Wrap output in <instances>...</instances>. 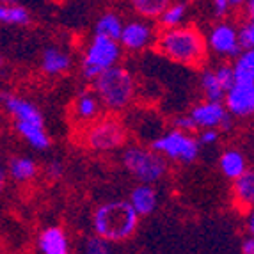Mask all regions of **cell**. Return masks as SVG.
<instances>
[{"label":"cell","instance_id":"f35d334b","mask_svg":"<svg viewBox=\"0 0 254 254\" xmlns=\"http://www.w3.org/2000/svg\"><path fill=\"white\" fill-rule=\"evenodd\" d=\"M2 64H4V59H2V55H0V68H2Z\"/></svg>","mask_w":254,"mask_h":254},{"label":"cell","instance_id":"cb8c5ba5","mask_svg":"<svg viewBox=\"0 0 254 254\" xmlns=\"http://www.w3.org/2000/svg\"><path fill=\"white\" fill-rule=\"evenodd\" d=\"M189 7L190 5L187 2H169V5L165 7L162 16L157 20L158 25H160V30L176 29V27L185 25L187 16H189Z\"/></svg>","mask_w":254,"mask_h":254},{"label":"cell","instance_id":"30bf717a","mask_svg":"<svg viewBox=\"0 0 254 254\" xmlns=\"http://www.w3.org/2000/svg\"><path fill=\"white\" fill-rule=\"evenodd\" d=\"M0 103L4 105L5 112L13 118L14 125H41L45 127V118H43L41 110L30 100H25V98L9 93V91H2Z\"/></svg>","mask_w":254,"mask_h":254},{"label":"cell","instance_id":"5b68a950","mask_svg":"<svg viewBox=\"0 0 254 254\" xmlns=\"http://www.w3.org/2000/svg\"><path fill=\"white\" fill-rule=\"evenodd\" d=\"M82 144L94 153H110L121 149L128 140L127 125L116 116H102L80 130Z\"/></svg>","mask_w":254,"mask_h":254},{"label":"cell","instance_id":"83f0119b","mask_svg":"<svg viewBox=\"0 0 254 254\" xmlns=\"http://www.w3.org/2000/svg\"><path fill=\"white\" fill-rule=\"evenodd\" d=\"M238 9H244V2L242 0H215L212 4L213 14H215L217 21L220 20H228L229 14H233Z\"/></svg>","mask_w":254,"mask_h":254},{"label":"cell","instance_id":"2e32d148","mask_svg":"<svg viewBox=\"0 0 254 254\" xmlns=\"http://www.w3.org/2000/svg\"><path fill=\"white\" fill-rule=\"evenodd\" d=\"M128 203L133 208V212L140 217H149L157 212L158 208V192L155 189V185H135L130 190V195H128Z\"/></svg>","mask_w":254,"mask_h":254},{"label":"cell","instance_id":"603a6c76","mask_svg":"<svg viewBox=\"0 0 254 254\" xmlns=\"http://www.w3.org/2000/svg\"><path fill=\"white\" fill-rule=\"evenodd\" d=\"M235 82L254 84V50H242L231 63Z\"/></svg>","mask_w":254,"mask_h":254},{"label":"cell","instance_id":"7a4b0ae2","mask_svg":"<svg viewBox=\"0 0 254 254\" xmlns=\"http://www.w3.org/2000/svg\"><path fill=\"white\" fill-rule=\"evenodd\" d=\"M139 215L127 199H112L98 204L93 212V235L114 244L128 242L139 228Z\"/></svg>","mask_w":254,"mask_h":254},{"label":"cell","instance_id":"9a60e30c","mask_svg":"<svg viewBox=\"0 0 254 254\" xmlns=\"http://www.w3.org/2000/svg\"><path fill=\"white\" fill-rule=\"evenodd\" d=\"M71 55L68 50L61 47H48L43 50L41 61H39V69L47 76H61L71 69Z\"/></svg>","mask_w":254,"mask_h":254},{"label":"cell","instance_id":"484cf974","mask_svg":"<svg viewBox=\"0 0 254 254\" xmlns=\"http://www.w3.org/2000/svg\"><path fill=\"white\" fill-rule=\"evenodd\" d=\"M130 5L131 11L137 14V18L155 21L162 16L165 7L169 5V0H133Z\"/></svg>","mask_w":254,"mask_h":254},{"label":"cell","instance_id":"3957f363","mask_svg":"<svg viewBox=\"0 0 254 254\" xmlns=\"http://www.w3.org/2000/svg\"><path fill=\"white\" fill-rule=\"evenodd\" d=\"M93 91L110 114H119L133 103L137 96L135 75L123 66H114L93 80Z\"/></svg>","mask_w":254,"mask_h":254},{"label":"cell","instance_id":"ac0fdd59","mask_svg":"<svg viewBox=\"0 0 254 254\" xmlns=\"http://www.w3.org/2000/svg\"><path fill=\"white\" fill-rule=\"evenodd\" d=\"M249 169L246 153L238 148H226L219 155V171L226 180L235 182Z\"/></svg>","mask_w":254,"mask_h":254},{"label":"cell","instance_id":"277c9868","mask_svg":"<svg viewBox=\"0 0 254 254\" xmlns=\"http://www.w3.org/2000/svg\"><path fill=\"white\" fill-rule=\"evenodd\" d=\"M121 164L140 185H155L167 176L169 162L144 144H128L121 153Z\"/></svg>","mask_w":254,"mask_h":254},{"label":"cell","instance_id":"d4e9b609","mask_svg":"<svg viewBox=\"0 0 254 254\" xmlns=\"http://www.w3.org/2000/svg\"><path fill=\"white\" fill-rule=\"evenodd\" d=\"M199 89L206 102H224L226 89L213 73V68H204L199 75Z\"/></svg>","mask_w":254,"mask_h":254},{"label":"cell","instance_id":"ffe728a7","mask_svg":"<svg viewBox=\"0 0 254 254\" xmlns=\"http://www.w3.org/2000/svg\"><path fill=\"white\" fill-rule=\"evenodd\" d=\"M125 20L121 18V14L116 11H105L94 21V36H102V38L112 39L118 41L123 30Z\"/></svg>","mask_w":254,"mask_h":254},{"label":"cell","instance_id":"d6a6232c","mask_svg":"<svg viewBox=\"0 0 254 254\" xmlns=\"http://www.w3.org/2000/svg\"><path fill=\"white\" fill-rule=\"evenodd\" d=\"M173 128H176V130H180V131H185V133H194V131H197V127L194 125V121H192V118L189 114L176 116V118L173 119Z\"/></svg>","mask_w":254,"mask_h":254},{"label":"cell","instance_id":"52a82bcc","mask_svg":"<svg viewBox=\"0 0 254 254\" xmlns=\"http://www.w3.org/2000/svg\"><path fill=\"white\" fill-rule=\"evenodd\" d=\"M149 148L167 162H176V164H192L199 158L201 153V146L194 133H185L176 128L162 131L160 135L151 140Z\"/></svg>","mask_w":254,"mask_h":254},{"label":"cell","instance_id":"8d00e7d4","mask_svg":"<svg viewBox=\"0 0 254 254\" xmlns=\"http://www.w3.org/2000/svg\"><path fill=\"white\" fill-rule=\"evenodd\" d=\"M244 9H246L247 21H254V0H249V2H244Z\"/></svg>","mask_w":254,"mask_h":254},{"label":"cell","instance_id":"7c38bea8","mask_svg":"<svg viewBox=\"0 0 254 254\" xmlns=\"http://www.w3.org/2000/svg\"><path fill=\"white\" fill-rule=\"evenodd\" d=\"M187 114L192 118L197 130H204V128L219 130L222 121H224L229 112L226 110L222 102H206V100H201Z\"/></svg>","mask_w":254,"mask_h":254},{"label":"cell","instance_id":"e0dca14e","mask_svg":"<svg viewBox=\"0 0 254 254\" xmlns=\"http://www.w3.org/2000/svg\"><path fill=\"white\" fill-rule=\"evenodd\" d=\"M231 201L238 212L249 213L254 210V169H247L231 185Z\"/></svg>","mask_w":254,"mask_h":254},{"label":"cell","instance_id":"1f68e13d","mask_svg":"<svg viewBox=\"0 0 254 254\" xmlns=\"http://www.w3.org/2000/svg\"><path fill=\"white\" fill-rule=\"evenodd\" d=\"M64 164L61 160H50L47 165H45V174H47V178L50 182H59L61 178L64 176Z\"/></svg>","mask_w":254,"mask_h":254},{"label":"cell","instance_id":"e575fe53","mask_svg":"<svg viewBox=\"0 0 254 254\" xmlns=\"http://www.w3.org/2000/svg\"><path fill=\"white\" fill-rule=\"evenodd\" d=\"M233 127H235V118L231 114H228V116H226L224 121H222V125H220L219 131H220V133H226V131H231V130H233Z\"/></svg>","mask_w":254,"mask_h":254},{"label":"cell","instance_id":"f1b7e54d","mask_svg":"<svg viewBox=\"0 0 254 254\" xmlns=\"http://www.w3.org/2000/svg\"><path fill=\"white\" fill-rule=\"evenodd\" d=\"M213 73H215V76L219 78V82L222 84V87L226 89V93H228V91L231 89V85L235 84V76H233V69H231V64L229 63L217 64L215 68H213Z\"/></svg>","mask_w":254,"mask_h":254},{"label":"cell","instance_id":"d590c367","mask_svg":"<svg viewBox=\"0 0 254 254\" xmlns=\"http://www.w3.org/2000/svg\"><path fill=\"white\" fill-rule=\"evenodd\" d=\"M5 183H7V169H5V165L0 160V194L5 189Z\"/></svg>","mask_w":254,"mask_h":254},{"label":"cell","instance_id":"ba28073f","mask_svg":"<svg viewBox=\"0 0 254 254\" xmlns=\"http://www.w3.org/2000/svg\"><path fill=\"white\" fill-rule=\"evenodd\" d=\"M206 38L208 54L212 52L215 57L222 61H233L242 52L240 36H238V25L231 20H220L215 21L208 32L204 34Z\"/></svg>","mask_w":254,"mask_h":254},{"label":"cell","instance_id":"74e56055","mask_svg":"<svg viewBox=\"0 0 254 254\" xmlns=\"http://www.w3.org/2000/svg\"><path fill=\"white\" fill-rule=\"evenodd\" d=\"M247 231H249V237L254 238V210L247 213Z\"/></svg>","mask_w":254,"mask_h":254},{"label":"cell","instance_id":"44dd1931","mask_svg":"<svg viewBox=\"0 0 254 254\" xmlns=\"http://www.w3.org/2000/svg\"><path fill=\"white\" fill-rule=\"evenodd\" d=\"M14 130L20 133L21 139L25 140L30 148L38 149V151H45L50 148L52 139L47 128L41 125H14Z\"/></svg>","mask_w":254,"mask_h":254},{"label":"cell","instance_id":"4316f807","mask_svg":"<svg viewBox=\"0 0 254 254\" xmlns=\"http://www.w3.org/2000/svg\"><path fill=\"white\" fill-rule=\"evenodd\" d=\"M82 254H114V246L96 235H89L82 240Z\"/></svg>","mask_w":254,"mask_h":254},{"label":"cell","instance_id":"5bb4252c","mask_svg":"<svg viewBox=\"0 0 254 254\" xmlns=\"http://www.w3.org/2000/svg\"><path fill=\"white\" fill-rule=\"evenodd\" d=\"M38 249L41 254H71V244L64 228L48 226L39 231Z\"/></svg>","mask_w":254,"mask_h":254},{"label":"cell","instance_id":"7402d4cb","mask_svg":"<svg viewBox=\"0 0 254 254\" xmlns=\"http://www.w3.org/2000/svg\"><path fill=\"white\" fill-rule=\"evenodd\" d=\"M32 16L25 5L16 2H0V23L14 27H25L30 23Z\"/></svg>","mask_w":254,"mask_h":254},{"label":"cell","instance_id":"4dcf8cb0","mask_svg":"<svg viewBox=\"0 0 254 254\" xmlns=\"http://www.w3.org/2000/svg\"><path fill=\"white\" fill-rule=\"evenodd\" d=\"M199 146H215L220 139V131L213 130V128H204V130H197L195 135Z\"/></svg>","mask_w":254,"mask_h":254},{"label":"cell","instance_id":"d6986e66","mask_svg":"<svg viewBox=\"0 0 254 254\" xmlns=\"http://www.w3.org/2000/svg\"><path fill=\"white\" fill-rule=\"evenodd\" d=\"M7 176L16 183H30L34 182L36 176L39 173V165L34 158L23 157V155H16L7 160Z\"/></svg>","mask_w":254,"mask_h":254},{"label":"cell","instance_id":"836d02e7","mask_svg":"<svg viewBox=\"0 0 254 254\" xmlns=\"http://www.w3.org/2000/svg\"><path fill=\"white\" fill-rule=\"evenodd\" d=\"M240 253L242 254H254V238L253 237H247L242 240Z\"/></svg>","mask_w":254,"mask_h":254},{"label":"cell","instance_id":"6da1fadb","mask_svg":"<svg viewBox=\"0 0 254 254\" xmlns=\"http://www.w3.org/2000/svg\"><path fill=\"white\" fill-rule=\"evenodd\" d=\"M155 50L167 61L187 68H203L208 59L204 32L192 23L176 29L158 30Z\"/></svg>","mask_w":254,"mask_h":254},{"label":"cell","instance_id":"8fae6325","mask_svg":"<svg viewBox=\"0 0 254 254\" xmlns=\"http://www.w3.org/2000/svg\"><path fill=\"white\" fill-rule=\"evenodd\" d=\"M224 107L235 119L254 118V84L235 82L224 96Z\"/></svg>","mask_w":254,"mask_h":254},{"label":"cell","instance_id":"f546056e","mask_svg":"<svg viewBox=\"0 0 254 254\" xmlns=\"http://www.w3.org/2000/svg\"><path fill=\"white\" fill-rule=\"evenodd\" d=\"M238 36H240L242 50H254V21H244L238 25Z\"/></svg>","mask_w":254,"mask_h":254},{"label":"cell","instance_id":"9c48e42d","mask_svg":"<svg viewBox=\"0 0 254 254\" xmlns=\"http://www.w3.org/2000/svg\"><path fill=\"white\" fill-rule=\"evenodd\" d=\"M158 38V29L153 21L131 18L127 20L121 30L118 43L121 50L128 54H140L149 48H155Z\"/></svg>","mask_w":254,"mask_h":254},{"label":"cell","instance_id":"4fadbf2b","mask_svg":"<svg viewBox=\"0 0 254 254\" xmlns=\"http://www.w3.org/2000/svg\"><path fill=\"white\" fill-rule=\"evenodd\" d=\"M71 112L73 119L78 123V127L85 128L87 125L94 123L96 119L102 118L103 107L93 89H82L73 100Z\"/></svg>","mask_w":254,"mask_h":254},{"label":"cell","instance_id":"8992f818","mask_svg":"<svg viewBox=\"0 0 254 254\" xmlns=\"http://www.w3.org/2000/svg\"><path fill=\"white\" fill-rule=\"evenodd\" d=\"M121 57H123V50L118 41L102 38V36H93L80 55L82 76L87 82H93L107 69L119 66Z\"/></svg>","mask_w":254,"mask_h":254}]
</instances>
